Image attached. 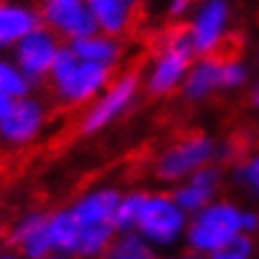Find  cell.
<instances>
[{"mask_svg": "<svg viewBox=\"0 0 259 259\" xmlns=\"http://www.w3.org/2000/svg\"><path fill=\"white\" fill-rule=\"evenodd\" d=\"M83 227L75 220L71 208H59L47 218V235L53 252L75 255Z\"/></svg>", "mask_w": 259, "mask_h": 259, "instance_id": "ac0fdd59", "label": "cell"}, {"mask_svg": "<svg viewBox=\"0 0 259 259\" xmlns=\"http://www.w3.org/2000/svg\"><path fill=\"white\" fill-rule=\"evenodd\" d=\"M64 46L57 34L49 30L47 26L39 25L30 34H26L17 46L13 47L12 59L19 64L34 83L49 79L53 62L59 55L60 47Z\"/></svg>", "mask_w": 259, "mask_h": 259, "instance_id": "9c48e42d", "label": "cell"}, {"mask_svg": "<svg viewBox=\"0 0 259 259\" xmlns=\"http://www.w3.org/2000/svg\"><path fill=\"white\" fill-rule=\"evenodd\" d=\"M38 12L41 25L66 44L98 32L87 0H41Z\"/></svg>", "mask_w": 259, "mask_h": 259, "instance_id": "52a82bcc", "label": "cell"}, {"mask_svg": "<svg viewBox=\"0 0 259 259\" xmlns=\"http://www.w3.org/2000/svg\"><path fill=\"white\" fill-rule=\"evenodd\" d=\"M2 237H4V227L0 226V240H2Z\"/></svg>", "mask_w": 259, "mask_h": 259, "instance_id": "836d02e7", "label": "cell"}, {"mask_svg": "<svg viewBox=\"0 0 259 259\" xmlns=\"http://www.w3.org/2000/svg\"><path fill=\"white\" fill-rule=\"evenodd\" d=\"M145 199H147V192H139V190L122 194L117 210H115V216H113V227L117 229L118 235L136 231Z\"/></svg>", "mask_w": 259, "mask_h": 259, "instance_id": "44dd1931", "label": "cell"}, {"mask_svg": "<svg viewBox=\"0 0 259 259\" xmlns=\"http://www.w3.org/2000/svg\"><path fill=\"white\" fill-rule=\"evenodd\" d=\"M195 49L186 28L175 30L150 62L149 70L143 77V89L150 96L163 98L179 91L184 83L190 66L195 60Z\"/></svg>", "mask_w": 259, "mask_h": 259, "instance_id": "7a4b0ae2", "label": "cell"}, {"mask_svg": "<svg viewBox=\"0 0 259 259\" xmlns=\"http://www.w3.org/2000/svg\"><path fill=\"white\" fill-rule=\"evenodd\" d=\"M218 143L208 136H188L171 145L158 156L154 165L156 177L167 184H179L195 171L216 162Z\"/></svg>", "mask_w": 259, "mask_h": 259, "instance_id": "8992f818", "label": "cell"}, {"mask_svg": "<svg viewBox=\"0 0 259 259\" xmlns=\"http://www.w3.org/2000/svg\"><path fill=\"white\" fill-rule=\"evenodd\" d=\"M233 179L240 188H244L252 195H259V152L248 156L235 167Z\"/></svg>", "mask_w": 259, "mask_h": 259, "instance_id": "603a6c76", "label": "cell"}, {"mask_svg": "<svg viewBox=\"0 0 259 259\" xmlns=\"http://www.w3.org/2000/svg\"><path fill=\"white\" fill-rule=\"evenodd\" d=\"M240 229L244 235L253 237L259 233V212L257 210H242L240 214Z\"/></svg>", "mask_w": 259, "mask_h": 259, "instance_id": "484cf974", "label": "cell"}, {"mask_svg": "<svg viewBox=\"0 0 259 259\" xmlns=\"http://www.w3.org/2000/svg\"><path fill=\"white\" fill-rule=\"evenodd\" d=\"M124 4H126V6H130L132 8V10H134V12H136L137 10V6H139V4H141V0H122Z\"/></svg>", "mask_w": 259, "mask_h": 259, "instance_id": "d6a6232c", "label": "cell"}, {"mask_svg": "<svg viewBox=\"0 0 259 259\" xmlns=\"http://www.w3.org/2000/svg\"><path fill=\"white\" fill-rule=\"evenodd\" d=\"M98 32L120 38L134 25V10L122 0H87Z\"/></svg>", "mask_w": 259, "mask_h": 259, "instance_id": "e0dca14e", "label": "cell"}, {"mask_svg": "<svg viewBox=\"0 0 259 259\" xmlns=\"http://www.w3.org/2000/svg\"><path fill=\"white\" fill-rule=\"evenodd\" d=\"M118 233L113 224H102V226L83 227L81 240H79L77 255L79 259H100L105 257L111 250L113 242L117 240Z\"/></svg>", "mask_w": 259, "mask_h": 259, "instance_id": "d6986e66", "label": "cell"}, {"mask_svg": "<svg viewBox=\"0 0 259 259\" xmlns=\"http://www.w3.org/2000/svg\"><path fill=\"white\" fill-rule=\"evenodd\" d=\"M167 259H175V257H167Z\"/></svg>", "mask_w": 259, "mask_h": 259, "instance_id": "e575fe53", "label": "cell"}, {"mask_svg": "<svg viewBox=\"0 0 259 259\" xmlns=\"http://www.w3.org/2000/svg\"><path fill=\"white\" fill-rule=\"evenodd\" d=\"M220 68L222 60L216 57H199L190 66L181 91L190 104H201L220 91Z\"/></svg>", "mask_w": 259, "mask_h": 259, "instance_id": "9a60e30c", "label": "cell"}, {"mask_svg": "<svg viewBox=\"0 0 259 259\" xmlns=\"http://www.w3.org/2000/svg\"><path fill=\"white\" fill-rule=\"evenodd\" d=\"M105 259H137V257H130V255H124V253H117V252H107Z\"/></svg>", "mask_w": 259, "mask_h": 259, "instance_id": "4dcf8cb0", "label": "cell"}, {"mask_svg": "<svg viewBox=\"0 0 259 259\" xmlns=\"http://www.w3.org/2000/svg\"><path fill=\"white\" fill-rule=\"evenodd\" d=\"M41 25L38 8L19 0H0V53L13 47Z\"/></svg>", "mask_w": 259, "mask_h": 259, "instance_id": "4fadbf2b", "label": "cell"}, {"mask_svg": "<svg viewBox=\"0 0 259 259\" xmlns=\"http://www.w3.org/2000/svg\"><path fill=\"white\" fill-rule=\"evenodd\" d=\"M68 46L84 62L105 66L111 70H115V66L122 60L124 55L120 38H113V36H107V34L102 32H94L91 36L73 39Z\"/></svg>", "mask_w": 259, "mask_h": 259, "instance_id": "2e32d148", "label": "cell"}, {"mask_svg": "<svg viewBox=\"0 0 259 259\" xmlns=\"http://www.w3.org/2000/svg\"><path fill=\"white\" fill-rule=\"evenodd\" d=\"M47 218L49 214L41 210H30L13 224L8 242L23 259H46L53 253L47 235Z\"/></svg>", "mask_w": 259, "mask_h": 259, "instance_id": "7c38bea8", "label": "cell"}, {"mask_svg": "<svg viewBox=\"0 0 259 259\" xmlns=\"http://www.w3.org/2000/svg\"><path fill=\"white\" fill-rule=\"evenodd\" d=\"M250 71L248 66L239 59L222 60L220 68V91H237L248 83Z\"/></svg>", "mask_w": 259, "mask_h": 259, "instance_id": "7402d4cb", "label": "cell"}, {"mask_svg": "<svg viewBox=\"0 0 259 259\" xmlns=\"http://www.w3.org/2000/svg\"><path fill=\"white\" fill-rule=\"evenodd\" d=\"M250 104L259 111V79L252 84V89H250Z\"/></svg>", "mask_w": 259, "mask_h": 259, "instance_id": "83f0119b", "label": "cell"}, {"mask_svg": "<svg viewBox=\"0 0 259 259\" xmlns=\"http://www.w3.org/2000/svg\"><path fill=\"white\" fill-rule=\"evenodd\" d=\"M0 259H23L15 250H0Z\"/></svg>", "mask_w": 259, "mask_h": 259, "instance_id": "f546056e", "label": "cell"}, {"mask_svg": "<svg viewBox=\"0 0 259 259\" xmlns=\"http://www.w3.org/2000/svg\"><path fill=\"white\" fill-rule=\"evenodd\" d=\"M222 184H224L222 169L216 163H210V165H205L203 169L195 171L186 181L175 184L171 195L184 212L188 216H194L201 208H205L212 201H216Z\"/></svg>", "mask_w": 259, "mask_h": 259, "instance_id": "8fae6325", "label": "cell"}, {"mask_svg": "<svg viewBox=\"0 0 259 259\" xmlns=\"http://www.w3.org/2000/svg\"><path fill=\"white\" fill-rule=\"evenodd\" d=\"M255 252V244L250 235L240 233L231 239L227 244L208 255V259H252Z\"/></svg>", "mask_w": 259, "mask_h": 259, "instance_id": "cb8c5ba5", "label": "cell"}, {"mask_svg": "<svg viewBox=\"0 0 259 259\" xmlns=\"http://www.w3.org/2000/svg\"><path fill=\"white\" fill-rule=\"evenodd\" d=\"M190 216L165 192L147 194L136 231L154 248H173L186 237Z\"/></svg>", "mask_w": 259, "mask_h": 259, "instance_id": "277c9868", "label": "cell"}, {"mask_svg": "<svg viewBox=\"0 0 259 259\" xmlns=\"http://www.w3.org/2000/svg\"><path fill=\"white\" fill-rule=\"evenodd\" d=\"M111 81V68L84 62L71 51L68 44L60 47L49 73V83L55 96L66 105L91 104L107 89Z\"/></svg>", "mask_w": 259, "mask_h": 259, "instance_id": "6da1fadb", "label": "cell"}, {"mask_svg": "<svg viewBox=\"0 0 259 259\" xmlns=\"http://www.w3.org/2000/svg\"><path fill=\"white\" fill-rule=\"evenodd\" d=\"M242 208L231 201L216 199L199 212L190 216L186 229V244L190 250L210 255L231 239L242 233L240 229Z\"/></svg>", "mask_w": 259, "mask_h": 259, "instance_id": "3957f363", "label": "cell"}, {"mask_svg": "<svg viewBox=\"0 0 259 259\" xmlns=\"http://www.w3.org/2000/svg\"><path fill=\"white\" fill-rule=\"evenodd\" d=\"M141 87L143 79L136 71H124L118 77H113L107 89L94 102H91L83 113L79 124L81 134L96 136L105 128H109L111 124L117 122L136 104Z\"/></svg>", "mask_w": 259, "mask_h": 259, "instance_id": "5b68a950", "label": "cell"}, {"mask_svg": "<svg viewBox=\"0 0 259 259\" xmlns=\"http://www.w3.org/2000/svg\"><path fill=\"white\" fill-rule=\"evenodd\" d=\"M46 259H79L77 255H68V253H57V252H53L49 257Z\"/></svg>", "mask_w": 259, "mask_h": 259, "instance_id": "1f68e13d", "label": "cell"}, {"mask_svg": "<svg viewBox=\"0 0 259 259\" xmlns=\"http://www.w3.org/2000/svg\"><path fill=\"white\" fill-rule=\"evenodd\" d=\"M15 102H17V100H13V98H10V96H6V94H2V92H0V122H2V120L12 113Z\"/></svg>", "mask_w": 259, "mask_h": 259, "instance_id": "4316f807", "label": "cell"}, {"mask_svg": "<svg viewBox=\"0 0 259 259\" xmlns=\"http://www.w3.org/2000/svg\"><path fill=\"white\" fill-rule=\"evenodd\" d=\"M231 19V6L227 0H203L192 13L188 25L190 39L197 57H212L224 44Z\"/></svg>", "mask_w": 259, "mask_h": 259, "instance_id": "ba28073f", "label": "cell"}, {"mask_svg": "<svg viewBox=\"0 0 259 259\" xmlns=\"http://www.w3.org/2000/svg\"><path fill=\"white\" fill-rule=\"evenodd\" d=\"M46 122V104L36 96L21 98L12 113L0 122V141L8 147H26L41 136Z\"/></svg>", "mask_w": 259, "mask_h": 259, "instance_id": "30bf717a", "label": "cell"}, {"mask_svg": "<svg viewBox=\"0 0 259 259\" xmlns=\"http://www.w3.org/2000/svg\"><path fill=\"white\" fill-rule=\"evenodd\" d=\"M194 10V0H167V13L173 19H182Z\"/></svg>", "mask_w": 259, "mask_h": 259, "instance_id": "d4e9b609", "label": "cell"}, {"mask_svg": "<svg viewBox=\"0 0 259 259\" xmlns=\"http://www.w3.org/2000/svg\"><path fill=\"white\" fill-rule=\"evenodd\" d=\"M179 259H208V255H205V253H201V252H195V250H190L188 248Z\"/></svg>", "mask_w": 259, "mask_h": 259, "instance_id": "f1b7e54d", "label": "cell"}, {"mask_svg": "<svg viewBox=\"0 0 259 259\" xmlns=\"http://www.w3.org/2000/svg\"><path fill=\"white\" fill-rule=\"evenodd\" d=\"M34 87L36 83L21 70L19 64L12 57L0 55V92L2 94L13 100H21V98L32 96Z\"/></svg>", "mask_w": 259, "mask_h": 259, "instance_id": "ffe728a7", "label": "cell"}, {"mask_svg": "<svg viewBox=\"0 0 259 259\" xmlns=\"http://www.w3.org/2000/svg\"><path fill=\"white\" fill-rule=\"evenodd\" d=\"M120 197H122V192L118 188L100 186L77 197L70 208L81 227L113 224V216H115Z\"/></svg>", "mask_w": 259, "mask_h": 259, "instance_id": "5bb4252c", "label": "cell"}]
</instances>
